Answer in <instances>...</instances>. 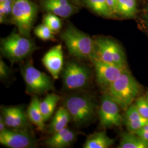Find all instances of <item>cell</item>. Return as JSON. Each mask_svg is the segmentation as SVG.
<instances>
[{
	"label": "cell",
	"instance_id": "1",
	"mask_svg": "<svg viewBox=\"0 0 148 148\" xmlns=\"http://www.w3.org/2000/svg\"><path fill=\"white\" fill-rule=\"evenodd\" d=\"M71 120L78 126H85L95 116L97 104L95 98L86 92L79 91L68 95L64 101Z\"/></svg>",
	"mask_w": 148,
	"mask_h": 148
},
{
	"label": "cell",
	"instance_id": "2",
	"mask_svg": "<svg viewBox=\"0 0 148 148\" xmlns=\"http://www.w3.org/2000/svg\"><path fill=\"white\" fill-rule=\"evenodd\" d=\"M60 36L70 54L74 57L90 62L98 57L95 40L73 25L68 26Z\"/></svg>",
	"mask_w": 148,
	"mask_h": 148
},
{
	"label": "cell",
	"instance_id": "3",
	"mask_svg": "<svg viewBox=\"0 0 148 148\" xmlns=\"http://www.w3.org/2000/svg\"><path fill=\"white\" fill-rule=\"evenodd\" d=\"M108 93L122 109L126 110L139 95V85L130 73L126 71L107 88Z\"/></svg>",
	"mask_w": 148,
	"mask_h": 148
},
{
	"label": "cell",
	"instance_id": "4",
	"mask_svg": "<svg viewBox=\"0 0 148 148\" xmlns=\"http://www.w3.org/2000/svg\"><path fill=\"white\" fill-rule=\"evenodd\" d=\"M37 48L34 42L28 37L16 32L1 40V53L12 63L22 62Z\"/></svg>",
	"mask_w": 148,
	"mask_h": 148
},
{
	"label": "cell",
	"instance_id": "5",
	"mask_svg": "<svg viewBox=\"0 0 148 148\" xmlns=\"http://www.w3.org/2000/svg\"><path fill=\"white\" fill-rule=\"evenodd\" d=\"M61 75L64 90L76 91L84 88L89 84L91 71L84 64L69 61L64 65Z\"/></svg>",
	"mask_w": 148,
	"mask_h": 148
},
{
	"label": "cell",
	"instance_id": "6",
	"mask_svg": "<svg viewBox=\"0 0 148 148\" xmlns=\"http://www.w3.org/2000/svg\"><path fill=\"white\" fill-rule=\"evenodd\" d=\"M21 71L28 94L40 95L54 89L51 77L36 69L32 62L23 64L21 66Z\"/></svg>",
	"mask_w": 148,
	"mask_h": 148
},
{
	"label": "cell",
	"instance_id": "7",
	"mask_svg": "<svg viewBox=\"0 0 148 148\" xmlns=\"http://www.w3.org/2000/svg\"><path fill=\"white\" fill-rule=\"evenodd\" d=\"M37 13V6L31 1L14 0L11 14L12 21L23 36H30Z\"/></svg>",
	"mask_w": 148,
	"mask_h": 148
},
{
	"label": "cell",
	"instance_id": "8",
	"mask_svg": "<svg viewBox=\"0 0 148 148\" xmlns=\"http://www.w3.org/2000/svg\"><path fill=\"white\" fill-rule=\"evenodd\" d=\"M98 58L106 63L121 66H127L126 57L121 47L108 38L95 40Z\"/></svg>",
	"mask_w": 148,
	"mask_h": 148
},
{
	"label": "cell",
	"instance_id": "9",
	"mask_svg": "<svg viewBox=\"0 0 148 148\" xmlns=\"http://www.w3.org/2000/svg\"><path fill=\"white\" fill-rule=\"evenodd\" d=\"M37 139L30 128L7 129L0 132V143L10 148H32L37 147Z\"/></svg>",
	"mask_w": 148,
	"mask_h": 148
},
{
	"label": "cell",
	"instance_id": "10",
	"mask_svg": "<svg viewBox=\"0 0 148 148\" xmlns=\"http://www.w3.org/2000/svg\"><path fill=\"white\" fill-rule=\"evenodd\" d=\"M120 106L108 93L101 97L98 110L99 124L104 128L119 127L123 122Z\"/></svg>",
	"mask_w": 148,
	"mask_h": 148
},
{
	"label": "cell",
	"instance_id": "11",
	"mask_svg": "<svg viewBox=\"0 0 148 148\" xmlns=\"http://www.w3.org/2000/svg\"><path fill=\"white\" fill-rule=\"evenodd\" d=\"M91 62L95 67L97 82L106 89L128 69L127 66L106 63L98 57L92 59Z\"/></svg>",
	"mask_w": 148,
	"mask_h": 148
},
{
	"label": "cell",
	"instance_id": "12",
	"mask_svg": "<svg viewBox=\"0 0 148 148\" xmlns=\"http://www.w3.org/2000/svg\"><path fill=\"white\" fill-rule=\"evenodd\" d=\"M1 112V115L8 128L12 129L30 128L29 120L23 106H2Z\"/></svg>",
	"mask_w": 148,
	"mask_h": 148
},
{
	"label": "cell",
	"instance_id": "13",
	"mask_svg": "<svg viewBox=\"0 0 148 148\" xmlns=\"http://www.w3.org/2000/svg\"><path fill=\"white\" fill-rule=\"evenodd\" d=\"M42 62L54 79H58L64 67L63 47L59 44L51 48L45 54Z\"/></svg>",
	"mask_w": 148,
	"mask_h": 148
},
{
	"label": "cell",
	"instance_id": "14",
	"mask_svg": "<svg viewBox=\"0 0 148 148\" xmlns=\"http://www.w3.org/2000/svg\"><path fill=\"white\" fill-rule=\"evenodd\" d=\"M123 116V123L128 132L135 133L148 122L138 111L135 104H132L125 110Z\"/></svg>",
	"mask_w": 148,
	"mask_h": 148
},
{
	"label": "cell",
	"instance_id": "15",
	"mask_svg": "<svg viewBox=\"0 0 148 148\" xmlns=\"http://www.w3.org/2000/svg\"><path fill=\"white\" fill-rule=\"evenodd\" d=\"M76 139V133L66 127L59 132L52 134L45 142L50 148H64L71 145Z\"/></svg>",
	"mask_w": 148,
	"mask_h": 148
},
{
	"label": "cell",
	"instance_id": "16",
	"mask_svg": "<svg viewBox=\"0 0 148 148\" xmlns=\"http://www.w3.org/2000/svg\"><path fill=\"white\" fill-rule=\"evenodd\" d=\"M43 4L46 10L62 18L69 17L74 12V7L68 0H44Z\"/></svg>",
	"mask_w": 148,
	"mask_h": 148
},
{
	"label": "cell",
	"instance_id": "17",
	"mask_svg": "<svg viewBox=\"0 0 148 148\" xmlns=\"http://www.w3.org/2000/svg\"><path fill=\"white\" fill-rule=\"evenodd\" d=\"M40 101L37 95H33L27 113L30 122L35 125L40 131H44L45 130V122L40 110Z\"/></svg>",
	"mask_w": 148,
	"mask_h": 148
},
{
	"label": "cell",
	"instance_id": "18",
	"mask_svg": "<svg viewBox=\"0 0 148 148\" xmlns=\"http://www.w3.org/2000/svg\"><path fill=\"white\" fill-rule=\"evenodd\" d=\"M71 120V116L67 109L64 106L59 108L49 125L48 132L52 134L59 132L67 127Z\"/></svg>",
	"mask_w": 148,
	"mask_h": 148
},
{
	"label": "cell",
	"instance_id": "19",
	"mask_svg": "<svg viewBox=\"0 0 148 148\" xmlns=\"http://www.w3.org/2000/svg\"><path fill=\"white\" fill-rule=\"evenodd\" d=\"M114 142L115 140L109 137L106 131H99L90 135L87 138L83 148H109Z\"/></svg>",
	"mask_w": 148,
	"mask_h": 148
},
{
	"label": "cell",
	"instance_id": "20",
	"mask_svg": "<svg viewBox=\"0 0 148 148\" xmlns=\"http://www.w3.org/2000/svg\"><path fill=\"white\" fill-rule=\"evenodd\" d=\"M118 148H148V142L136 133L125 132L121 133Z\"/></svg>",
	"mask_w": 148,
	"mask_h": 148
},
{
	"label": "cell",
	"instance_id": "21",
	"mask_svg": "<svg viewBox=\"0 0 148 148\" xmlns=\"http://www.w3.org/2000/svg\"><path fill=\"white\" fill-rule=\"evenodd\" d=\"M60 99L59 95L52 93L48 95L42 101H40V110L45 122L47 121L52 117Z\"/></svg>",
	"mask_w": 148,
	"mask_h": 148
},
{
	"label": "cell",
	"instance_id": "22",
	"mask_svg": "<svg viewBox=\"0 0 148 148\" xmlns=\"http://www.w3.org/2000/svg\"><path fill=\"white\" fill-rule=\"evenodd\" d=\"M137 11L136 0H118L117 13L127 18L134 16Z\"/></svg>",
	"mask_w": 148,
	"mask_h": 148
},
{
	"label": "cell",
	"instance_id": "23",
	"mask_svg": "<svg viewBox=\"0 0 148 148\" xmlns=\"http://www.w3.org/2000/svg\"><path fill=\"white\" fill-rule=\"evenodd\" d=\"M86 5L90 10L100 16L111 17L112 12L108 5L106 0H85Z\"/></svg>",
	"mask_w": 148,
	"mask_h": 148
},
{
	"label": "cell",
	"instance_id": "24",
	"mask_svg": "<svg viewBox=\"0 0 148 148\" xmlns=\"http://www.w3.org/2000/svg\"><path fill=\"white\" fill-rule=\"evenodd\" d=\"M44 23L47 25L53 33L58 32L62 27V23L58 16L54 14H48L44 16Z\"/></svg>",
	"mask_w": 148,
	"mask_h": 148
},
{
	"label": "cell",
	"instance_id": "25",
	"mask_svg": "<svg viewBox=\"0 0 148 148\" xmlns=\"http://www.w3.org/2000/svg\"><path fill=\"white\" fill-rule=\"evenodd\" d=\"M34 33L37 37L44 41L52 40L54 38V33L45 23L36 27Z\"/></svg>",
	"mask_w": 148,
	"mask_h": 148
},
{
	"label": "cell",
	"instance_id": "26",
	"mask_svg": "<svg viewBox=\"0 0 148 148\" xmlns=\"http://www.w3.org/2000/svg\"><path fill=\"white\" fill-rule=\"evenodd\" d=\"M14 0H7L0 3V20L1 23L6 21V16L12 14Z\"/></svg>",
	"mask_w": 148,
	"mask_h": 148
},
{
	"label": "cell",
	"instance_id": "27",
	"mask_svg": "<svg viewBox=\"0 0 148 148\" xmlns=\"http://www.w3.org/2000/svg\"><path fill=\"white\" fill-rule=\"evenodd\" d=\"M135 105L140 114L148 119V101L147 98L140 97L136 101Z\"/></svg>",
	"mask_w": 148,
	"mask_h": 148
},
{
	"label": "cell",
	"instance_id": "28",
	"mask_svg": "<svg viewBox=\"0 0 148 148\" xmlns=\"http://www.w3.org/2000/svg\"><path fill=\"white\" fill-rule=\"evenodd\" d=\"M10 69L5 64L4 61L1 58L0 59V78L1 80L7 79L10 76Z\"/></svg>",
	"mask_w": 148,
	"mask_h": 148
},
{
	"label": "cell",
	"instance_id": "29",
	"mask_svg": "<svg viewBox=\"0 0 148 148\" xmlns=\"http://www.w3.org/2000/svg\"><path fill=\"white\" fill-rule=\"evenodd\" d=\"M135 133L148 142V122Z\"/></svg>",
	"mask_w": 148,
	"mask_h": 148
},
{
	"label": "cell",
	"instance_id": "30",
	"mask_svg": "<svg viewBox=\"0 0 148 148\" xmlns=\"http://www.w3.org/2000/svg\"><path fill=\"white\" fill-rule=\"evenodd\" d=\"M7 127H8L5 124V121L2 116L1 115V116H0V132H2L5 131L7 129Z\"/></svg>",
	"mask_w": 148,
	"mask_h": 148
},
{
	"label": "cell",
	"instance_id": "31",
	"mask_svg": "<svg viewBox=\"0 0 148 148\" xmlns=\"http://www.w3.org/2000/svg\"><path fill=\"white\" fill-rule=\"evenodd\" d=\"M146 19H147V27L148 29V6L147 8V12H146Z\"/></svg>",
	"mask_w": 148,
	"mask_h": 148
},
{
	"label": "cell",
	"instance_id": "32",
	"mask_svg": "<svg viewBox=\"0 0 148 148\" xmlns=\"http://www.w3.org/2000/svg\"><path fill=\"white\" fill-rule=\"evenodd\" d=\"M5 1H7V0H0V3H2L3 2H5Z\"/></svg>",
	"mask_w": 148,
	"mask_h": 148
},
{
	"label": "cell",
	"instance_id": "33",
	"mask_svg": "<svg viewBox=\"0 0 148 148\" xmlns=\"http://www.w3.org/2000/svg\"><path fill=\"white\" fill-rule=\"evenodd\" d=\"M147 101H148V95H147Z\"/></svg>",
	"mask_w": 148,
	"mask_h": 148
}]
</instances>
